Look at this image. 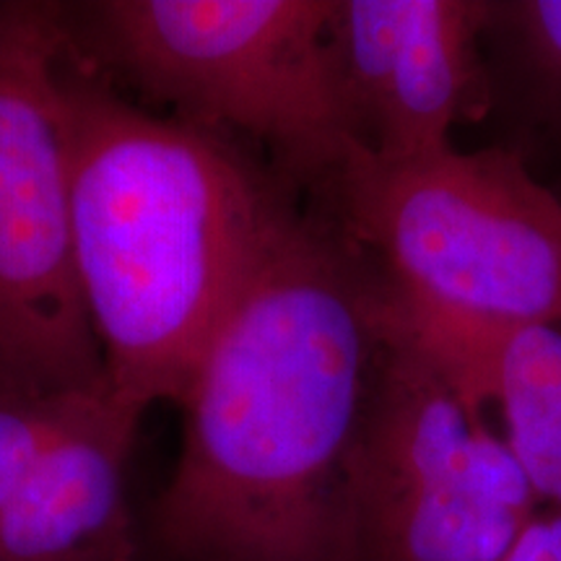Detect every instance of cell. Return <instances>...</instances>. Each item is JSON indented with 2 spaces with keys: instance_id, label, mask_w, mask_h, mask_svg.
Segmentation results:
<instances>
[{
  "instance_id": "cell-1",
  "label": "cell",
  "mask_w": 561,
  "mask_h": 561,
  "mask_svg": "<svg viewBox=\"0 0 561 561\" xmlns=\"http://www.w3.org/2000/svg\"><path fill=\"white\" fill-rule=\"evenodd\" d=\"M382 343V280L299 214L198 364L149 536L164 561H343L346 466Z\"/></svg>"
},
{
  "instance_id": "cell-2",
  "label": "cell",
  "mask_w": 561,
  "mask_h": 561,
  "mask_svg": "<svg viewBox=\"0 0 561 561\" xmlns=\"http://www.w3.org/2000/svg\"><path fill=\"white\" fill-rule=\"evenodd\" d=\"M76 37V34H73ZM83 307L115 401L182 403L301 210L240 140L125 100L73 42L62 68Z\"/></svg>"
},
{
  "instance_id": "cell-3",
  "label": "cell",
  "mask_w": 561,
  "mask_h": 561,
  "mask_svg": "<svg viewBox=\"0 0 561 561\" xmlns=\"http://www.w3.org/2000/svg\"><path fill=\"white\" fill-rule=\"evenodd\" d=\"M333 0H96L70 5L81 53L172 117L268 149L289 187L346 159L351 125L331 53Z\"/></svg>"
},
{
  "instance_id": "cell-4",
  "label": "cell",
  "mask_w": 561,
  "mask_h": 561,
  "mask_svg": "<svg viewBox=\"0 0 561 561\" xmlns=\"http://www.w3.org/2000/svg\"><path fill=\"white\" fill-rule=\"evenodd\" d=\"M314 193L390 291L561 328V198L517 149L382 159L351 146Z\"/></svg>"
},
{
  "instance_id": "cell-5",
  "label": "cell",
  "mask_w": 561,
  "mask_h": 561,
  "mask_svg": "<svg viewBox=\"0 0 561 561\" xmlns=\"http://www.w3.org/2000/svg\"><path fill=\"white\" fill-rule=\"evenodd\" d=\"M536 515L510 447L398 331L382 289L343 486V561H502Z\"/></svg>"
},
{
  "instance_id": "cell-6",
  "label": "cell",
  "mask_w": 561,
  "mask_h": 561,
  "mask_svg": "<svg viewBox=\"0 0 561 561\" xmlns=\"http://www.w3.org/2000/svg\"><path fill=\"white\" fill-rule=\"evenodd\" d=\"M68 3L0 0V390L107 388L70 224Z\"/></svg>"
},
{
  "instance_id": "cell-7",
  "label": "cell",
  "mask_w": 561,
  "mask_h": 561,
  "mask_svg": "<svg viewBox=\"0 0 561 561\" xmlns=\"http://www.w3.org/2000/svg\"><path fill=\"white\" fill-rule=\"evenodd\" d=\"M489 0H333L331 53L356 146L405 159L453 146L494 104Z\"/></svg>"
},
{
  "instance_id": "cell-8",
  "label": "cell",
  "mask_w": 561,
  "mask_h": 561,
  "mask_svg": "<svg viewBox=\"0 0 561 561\" xmlns=\"http://www.w3.org/2000/svg\"><path fill=\"white\" fill-rule=\"evenodd\" d=\"M392 322L471 409L496 403L504 445L538 502L561 512V328L442 310L385 286Z\"/></svg>"
},
{
  "instance_id": "cell-9",
  "label": "cell",
  "mask_w": 561,
  "mask_h": 561,
  "mask_svg": "<svg viewBox=\"0 0 561 561\" xmlns=\"http://www.w3.org/2000/svg\"><path fill=\"white\" fill-rule=\"evenodd\" d=\"M144 413L87 405L0 515V561H138L128 466Z\"/></svg>"
},
{
  "instance_id": "cell-10",
  "label": "cell",
  "mask_w": 561,
  "mask_h": 561,
  "mask_svg": "<svg viewBox=\"0 0 561 561\" xmlns=\"http://www.w3.org/2000/svg\"><path fill=\"white\" fill-rule=\"evenodd\" d=\"M483 47L517 117L561 140V0H489Z\"/></svg>"
},
{
  "instance_id": "cell-11",
  "label": "cell",
  "mask_w": 561,
  "mask_h": 561,
  "mask_svg": "<svg viewBox=\"0 0 561 561\" xmlns=\"http://www.w3.org/2000/svg\"><path fill=\"white\" fill-rule=\"evenodd\" d=\"M89 392L0 390V515L30 483L62 432L102 396Z\"/></svg>"
},
{
  "instance_id": "cell-12",
  "label": "cell",
  "mask_w": 561,
  "mask_h": 561,
  "mask_svg": "<svg viewBox=\"0 0 561 561\" xmlns=\"http://www.w3.org/2000/svg\"><path fill=\"white\" fill-rule=\"evenodd\" d=\"M502 561H561V512H538Z\"/></svg>"
},
{
  "instance_id": "cell-13",
  "label": "cell",
  "mask_w": 561,
  "mask_h": 561,
  "mask_svg": "<svg viewBox=\"0 0 561 561\" xmlns=\"http://www.w3.org/2000/svg\"><path fill=\"white\" fill-rule=\"evenodd\" d=\"M559 198H561V193H559Z\"/></svg>"
}]
</instances>
